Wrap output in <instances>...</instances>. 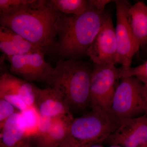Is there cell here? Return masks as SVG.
I'll list each match as a JSON object with an SVG mask.
<instances>
[{
    "instance_id": "cell-5",
    "label": "cell",
    "mask_w": 147,
    "mask_h": 147,
    "mask_svg": "<svg viewBox=\"0 0 147 147\" xmlns=\"http://www.w3.org/2000/svg\"><path fill=\"white\" fill-rule=\"evenodd\" d=\"M121 79L106 112L118 126L128 119L147 115V96L143 82L132 76Z\"/></svg>"
},
{
    "instance_id": "cell-19",
    "label": "cell",
    "mask_w": 147,
    "mask_h": 147,
    "mask_svg": "<svg viewBox=\"0 0 147 147\" xmlns=\"http://www.w3.org/2000/svg\"><path fill=\"white\" fill-rule=\"evenodd\" d=\"M18 111L10 103L0 98V123L6 120Z\"/></svg>"
},
{
    "instance_id": "cell-14",
    "label": "cell",
    "mask_w": 147,
    "mask_h": 147,
    "mask_svg": "<svg viewBox=\"0 0 147 147\" xmlns=\"http://www.w3.org/2000/svg\"><path fill=\"white\" fill-rule=\"evenodd\" d=\"M34 108L39 117L56 118L72 115L67 102L56 88L36 86Z\"/></svg>"
},
{
    "instance_id": "cell-25",
    "label": "cell",
    "mask_w": 147,
    "mask_h": 147,
    "mask_svg": "<svg viewBox=\"0 0 147 147\" xmlns=\"http://www.w3.org/2000/svg\"><path fill=\"white\" fill-rule=\"evenodd\" d=\"M141 147H147V145H144V146H142Z\"/></svg>"
},
{
    "instance_id": "cell-22",
    "label": "cell",
    "mask_w": 147,
    "mask_h": 147,
    "mask_svg": "<svg viewBox=\"0 0 147 147\" xmlns=\"http://www.w3.org/2000/svg\"><path fill=\"white\" fill-rule=\"evenodd\" d=\"M140 80L143 82L144 84L145 89H146V93L147 96V79H142V78H139Z\"/></svg>"
},
{
    "instance_id": "cell-13",
    "label": "cell",
    "mask_w": 147,
    "mask_h": 147,
    "mask_svg": "<svg viewBox=\"0 0 147 147\" xmlns=\"http://www.w3.org/2000/svg\"><path fill=\"white\" fill-rule=\"evenodd\" d=\"M31 135L19 111L0 123V147H34Z\"/></svg>"
},
{
    "instance_id": "cell-4",
    "label": "cell",
    "mask_w": 147,
    "mask_h": 147,
    "mask_svg": "<svg viewBox=\"0 0 147 147\" xmlns=\"http://www.w3.org/2000/svg\"><path fill=\"white\" fill-rule=\"evenodd\" d=\"M118 125L107 113L98 108L74 118L61 147H84L100 144L115 131Z\"/></svg>"
},
{
    "instance_id": "cell-3",
    "label": "cell",
    "mask_w": 147,
    "mask_h": 147,
    "mask_svg": "<svg viewBox=\"0 0 147 147\" xmlns=\"http://www.w3.org/2000/svg\"><path fill=\"white\" fill-rule=\"evenodd\" d=\"M92 68L78 59H61L57 63L50 86L63 96L70 110H84L90 105Z\"/></svg>"
},
{
    "instance_id": "cell-11",
    "label": "cell",
    "mask_w": 147,
    "mask_h": 147,
    "mask_svg": "<svg viewBox=\"0 0 147 147\" xmlns=\"http://www.w3.org/2000/svg\"><path fill=\"white\" fill-rule=\"evenodd\" d=\"M73 115L56 118L39 117L36 132L31 136L34 147H61L65 139Z\"/></svg>"
},
{
    "instance_id": "cell-7",
    "label": "cell",
    "mask_w": 147,
    "mask_h": 147,
    "mask_svg": "<svg viewBox=\"0 0 147 147\" xmlns=\"http://www.w3.org/2000/svg\"><path fill=\"white\" fill-rule=\"evenodd\" d=\"M44 55L37 52L7 57L11 72L28 82H43L50 86L55 67L46 61Z\"/></svg>"
},
{
    "instance_id": "cell-2",
    "label": "cell",
    "mask_w": 147,
    "mask_h": 147,
    "mask_svg": "<svg viewBox=\"0 0 147 147\" xmlns=\"http://www.w3.org/2000/svg\"><path fill=\"white\" fill-rule=\"evenodd\" d=\"M110 14L88 4L87 10L79 16L60 13L56 29L55 53L64 59H78L86 52L95 37Z\"/></svg>"
},
{
    "instance_id": "cell-16",
    "label": "cell",
    "mask_w": 147,
    "mask_h": 147,
    "mask_svg": "<svg viewBox=\"0 0 147 147\" xmlns=\"http://www.w3.org/2000/svg\"><path fill=\"white\" fill-rule=\"evenodd\" d=\"M0 51L7 57L37 52L43 53L39 48L11 30L1 26Z\"/></svg>"
},
{
    "instance_id": "cell-23",
    "label": "cell",
    "mask_w": 147,
    "mask_h": 147,
    "mask_svg": "<svg viewBox=\"0 0 147 147\" xmlns=\"http://www.w3.org/2000/svg\"><path fill=\"white\" fill-rule=\"evenodd\" d=\"M84 147H103L100 144H94L88 145V146H85Z\"/></svg>"
},
{
    "instance_id": "cell-26",
    "label": "cell",
    "mask_w": 147,
    "mask_h": 147,
    "mask_svg": "<svg viewBox=\"0 0 147 147\" xmlns=\"http://www.w3.org/2000/svg\"><path fill=\"white\" fill-rule=\"evenodd\" d=\"M2 14V11H1V10H0V15H1V14Z\"/></svg>"
},
{
    "instance_id": "cell-12",
    "label": "cell",
    "mask_w": 147,
    "mask_h": 147,
    "mask_svg": "<svg viewBox=\"0 0 147 147\" xmlns=\"http://www.w3.org/2000/svg\"><path fill=\"white\" fill-rule=\"evenodd\" d=\"M104 142L123 147L147 145V115L122 122Z\"/></svg>"
},
{
    "instance_id": "cell-24",
    "label": "cell",
    "mask_w": 147,
    "mask_h": 147,
    "mask_svg": "<svg viewBox=\"0 0 147 147\" xmlns=\"http://www.w3.org/2000/svg\"><path fill=\"white\" fill-rule=\"evenodd\" d=\"M123 147L121 146H118V145H110V147Z\"/></svg>"
},
{
    "instance_id": "cell-6",
    "label": "cell",
    "mask_w": 147,
    "mask_h": 147,
    "mask_svg": "<svg viewBox=\"0 0 147 147\" xmlns=\"http://www.w3.org/2000/svg\"><path fill=\"white\" fill-rule=\"evenodd\" d=\"M122 67L114 64L94 65L92 67L90 88L91 108H98L107 112L115 91L117 81L122 78Z\"/></svg>"
},
{
    "instance_id": "cell-17",
    "label": "cell",
    "mask_w": 147,
    "mask_h": 147,
    "mask_svg": "<svg viewBox=\"0 0 147 147\" xmlns=\"http://www.w3.org/2000/svg\"><path fill=\"white\" fill-rule=\"evenodd\" d=\"M51 5L58 12L67 15L79 16L87 10V0H50Z\"/></svg>"
},
{
    "instance_id": "cell-18",
    "label": "cell",
    "mask_w": 147,
    "mask_h": 147,
    "mask_svg": "<svg viewBox=\"0 0 147 147\" xmlns=\"http://www.w3.org/2000/svg\"><path fill=\"white\" fill-rule=\"evenodd\" d=\"M131 76L147 79V61L145 63L135 67H130L127 69L123 68L122 78Z\"/></svg>"
},
{
    "instance_id": "cell-8",
    "label": "cell",
    "mask_w": 147,
    "mask_h": 147,
    "mask_svg": "<svg viewBox=\"0 0 147 147\" xmlns=\"http://www.w3.org/2000/svg\"><path fill=\"white\" fill-rule=\"evenodd\" d=\"M35 86L12 74L0 75V98L21 113L34 107Z\"/></svg>"
},
{
    "instance_id": "cell-21",
    "label": "cell",
    "mask_w": 147,
    "mask_h": 147,
    "mask_svg": "<svg viewBox=\"0 0 147 147\" xmlns=\"http://www.w3.org/2000/svg\"><path fill=\"white\" fill-rule=\"evenodd\" d=\"M109 0H88V4L90 6L98 10H105V7L106 5L111 2Z\"/></svg>"
},
{
    "instance_id": "cell-10",
    "label": "cell",
    "mask_w": 147,
    "mask_h": 147,
    "mask_svg": "<svg viewBox=\"0 0 147 147\" xmlns=\"http://www.w3.org/2000/svg\"><path fill=\"white\" fill-rule=\"evenodd\" d=\"M117 51L115 28L110 14L88 48L86 55L94 64L115 65Z\"/></svg>"
},
{
    "instance_id": "cell-1",
    "label": "cell",
    "mask_w": 147,
    "mask_h": 147,
    "mask_svg": "<svg viewBox=\"0 0 147 147\" xmlns=\"http://www.w3.org/2000/svg\"><path fill=\"white\" fill-rule=\"evenodd\" d=\"M59 12L49 1L34 0L2 13L0 26L11 30L45 54L55 53Z\"/></svg>"
},
{
    "instance_id": "cell-9",
    "label": "cell",
    "mask_w": 147,
    "mask_h": 147,
    "mask_svg": "<svg viewBox=\"0 0 147 147\" xmlns=\"http://www.w3.org/2000/svg\"><path fill=\"white\" fill-rule=\"evenodd\" d=\"M117 13V22L115 28L117 40V63L122 65L124 69L131 67L132 58L139 51L127 23V12L130 5L125 0L115 1Z\"/></svg>"
},
{
    "instance_id": "cell-20",
    "label": "cell",
    "mask_w": 147,
    "mask_h": 147,
    "mask_svg": "<svg viewBox=\"0 0 147 147\" xmlns=\"http://www.w3.org/2000/svg\"><path fill=\"white\" fill-rule=\"evenodd\" d=\"M34 0H0V10L2 13L20 6L30 3Z\"/></svg>"
},
{
    "instance_id": "cell-15",
    "label": "cell",
    "mask_w": 147,
    "mask_h": 147,
    "mask_svg": "<svg viewBox=\"0 0 147 147\" xmlns=\"http://www.w3.org/2000/svg\"><path fill=\"white\" fill-rule=\"evenodd\" d=\"M127 23L137 48L147 43V5L139 1L129 8Z\"/></svg>"
}]
</instances>
